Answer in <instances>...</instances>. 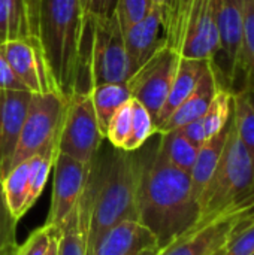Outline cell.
Instances as JSON below:
<instances>
[{"label": "cell", "mask_w": 254, "mask_h": 255, "mask_svg": "<svg viewBox=\"0 0 254 255\" xmlns=\"http://www.w3.org/2000/svg\"><path fill=\"white\" fill-rule=\"evenodd\" d=\"M241 78V90L254 93V0L246 1L244 28L238 58L237 82Z\"/></svg>", "instance_id": "obj_24"}, {"label": "cell", "mask_w": 254, "mask_h": 255, "mask_svg": "<svg viewBox=\"0 0 254 255\" xmlns=\"http://www.w3.org/2000/svg\"><path fill=\"white\" fill-rule=\"evenodd\" d=\"M55 155H57V148H48L27 160L28 161V193H30L31 206L40 197L46 185L49 170L54 166Z\"/></svg>", "instance_id": "obj_27"}, {"label": "cell", "mask_w": 254, "mask_h": 255, "mask_svg": "<svg viewBox=\"0 0 254 255\" xmlns=\"http://www.w3.org/2000/svg\"><path fill=\"white\" fill-rule=\"evenodd\" d=\"M118 0H91L90 16L91 18H105L115 13Z\"/></svg>", "instance_id": "obj_37"}, {"label": "cell", "mask_w": 254, "mask_h": 255, "mask_svg": "<svg viewBox=\"0 0 254 255\" xmlns=\"http://www.w3.org/2000/svg\"><path fill=\"white\" fill-rule=\"evenodd\" d=\"M0 88L3 90H21V91H28L22 82L13 75L10 66L7 64L4 55L0 51Z\"/></svg>", "instance_id": "obj_36"}, {"label": "cell", "mask_w": 254, "mask_h": 255, "mask_svg": "<svg viewBox=\"0 0 254 255\" xmlns=\"http://www.w3.org/2000/svg\"><path fill=\"white\" fill-rule=\"evenodd\" d=\"M90 96H91L99 128L105 137L112 115L117 112L118 108H121L126 102L132 99L130 91L126 84H102V85L91 87Z\"/></svg>", "instance_id": "obj_21"}, {"label": "cell", "mask_w": 254, "mask_h": 255, "mask_svg": "<svg viewBox=\"0 0 254 255\" xmlns=\"http://www.w3.org/2000/svg\"><path fill=\"white\" fill-rule=\"evenodd\" d=\"M250 255H254V253H253V254H250Z\"/></svg>", "instance_id": "obj_42"}, {"label": "cell", "mask_w": 254, "mask_h": 255, "mask_svg": "<svg viewBox=\"0 0 254 255\" xmlns=\"http://www.w3.org/2000/svg\"><path fill=\"white\" fill-rule=\"evenodd\" d=\"M31 93L0 88V179L10 170L12 155L25 120Z\"/></svg>", "instance_id": "obj_15"}, {"label": "cell", "mask_w": 254, "mask_h": 255, "mask_svg": "<svg viewBox=\"0 0 254 255\" xmlns=\"http://www.w3.org/2000/svg\"><path fill=\"white\" fill-rule=\"evenodd\" d=\"M231 115H232V91L220 85L205 114L201 118L177 130H180L196 146H201L210 137L216 136L228 126Z\"/></svg>", "instance_id": "obj_18"}, {"label": "cell", "mask_w": 254, "mask_h": 255, "mask_svg": "<svg viewBox=\"0 0 254 255\" xmlns=\"http://www.w3.org/2000/svg\"><path fill=\"white\" fill-rule=\"evenodd\" d=\"M254 191V163L240 140L232 117L225 149L216 172L199 199L201 218L213 217ZM199 218V220H201Z\"/></svg>", "instance_id": "obj_4"}, {"label": "cell", "mask_w": 254, "mask_h": 255, "mask_svg": "<svg viewBox=\"0 0 254 255\" xmlns=\"http://www.w3.org/2000/svg\"><path fill=\"white\" fill-rule=\"evenodd\" d=\"M90 91H76L66 99V111L57 152L90 164L103 140Z\"/></svg>", "instance_id": "obj_8"}, {"label": "cell", "mask_w": 254, "mask_h": 255, "mask_svg": "<svg viewBox=\"0 0 254 255\" xmlns=\"http://www.w3.org/2000/svg\"><path fill=\"white\" fill-rule=\"evenodd\" d=\"M181 54L166 45L160 48L126 82L130 97L139 102L156 121L171 91Z\"/></svg>", "instance_id": "obj_9"}, {"label": "cell", "mask_w": 254, "mask_h": 255, "mask_svg": "<svg viewBox=\"0 0 254 255\" xmlns=\"http://www.w3.org/2000/svg\"><path fill=\"white\" fill-rule=\"evenodd\" d=\"M232 123L254 163V93L241 90L232 94Z\"/></svg>", "instance_id": "obj_25"}, {"label": "cell", "mask_w": 254, "mask_h": 255, "mask_svg": "<svg viewBox=\"0 0 254 255\" xmlns=\"http://www.w3.org/2000/svg\"><path fill=\"white\" fill-rule=\"evenodd\" d=\"M157 238L141 221H123L111 227L90 255H159Z\"/></svg>", "instance_id": "obj_14"}, {"label": "cell", "mask_w": 254, "mask_h": 255, "mask_svg": "<svg viewBox=\"0 0 254 255\" xmlns=\"http://www.w3.org/2000/svg\"><path fill=\"white\" fill-rule=\"evenodd\" d=\"M160 152L165 158L175 167L189 172L192 170L199 146L189 140L180 130H172L168 133H160Z\"/></svg>", "instance_id": "obj_26"}, {"label": "cell", "mask_w": 254, "mask_h": 255, "mask_svg": "<svg viewBox=\"0 0 254 255\" xmlns=\"http://www.w3.org/2000/svg\"><path fill=\"white\" fill-rule=\"evenodd\" d=\"M3 193L12 215L19 220L30 208L28 193V161H22L13 166L1 179Z\"/></svg>", "instance_id": "obj_22"}, {"label": "cell", "mask_w": 254, "mask_h": 255, "mask_svg": "<svg viewBox=\"0 0 254 255\" xmlns=\"http://www.w3.org/2000/svg\"><path fill=\"white\" fill-rule=\"evenodd\" d=\"M153 7L151 0H118L115 13L121 24V28H127L141 21Z\"/></svg>", "instance_id": "obj_31"}, {"label": "cell", "mask_w": 254, "mask_h": 255, "mask_svg": "<svg viewBox=\"0 0 254 255\" xmlns=\"http://www.w3.org/2000/svg\"><path fill=\"white\" fill-rule=\"evenodd\" d=\"M33 36L25 0H0V45Z\"/></svg>", "instance_id": "obj_23"}, {"label": "cell", "mask_w": 254, "mask_h": 255, "mask_svg": "<svg viewBox=\"0 0 254 255\" xmlns=\"http://www.w3.org/2000/svg\"><path fill=\"white\" fill-rule=\"evenodd\" d=\"M124 46L130 67V76L141 69L160 48L168 45L163 24L153 6L147 16L123 30Z\"/></svg>", "instance_id": "obj_16"}, {"label": "cell", "mask_w": 254, "mask_h": 255, "mask_svg": "<svg viewBox=\"0 0 254 255\" xmlns=\"http://www.w3.org/2000/svg\"><path fill=\"white\" fill-rule=\"evenodd\" d=\"M16 223L18 220L12 215L0 181V250L16 244Z\"/></svg>", "instance_id": "obj_33"}, {"label": "cell", "mask_w": 254, "mask_h": 255, "mask_svg": "<svg viewBox=\"0 0 254 255\" xmlns=\"http://www.w3.org/2000/svg\"><path fill=\"white\" fill-rule=\"evenodd\" d=\"M91 18L85 16L81 0H40L37 37L57 91L70 97L90 91L88 48Z\"/></svg>", "instance_id": "obj_2"}, {"label": "cell", "mask_w": 254, "mask_h": 255, "mask_svg": "<svg viewBox=\"0 0 254 255\" xmlns=\"http://www.w3.org/2000/svg\"><path fill=\"white\" fill-rule=\"evenodd\" d=\"M160 143L154 133L141 148L124 151L106 139L97 148L78 203L79 226L84 235L85 255L114 226L123 221H139V193L144 172Z\"/></svg>", "instance_id": "obj_1"}, {"label": "cell", "mask_w": 254, "mask_h": 255, "mask_svg": "<svg viewBox=\"0 0 254 255\" xmlns=\"http://www.w3.org/2000/svg\"><path fill=\"white\" fill-rule=\"evenodd\" d=\"M81 6H82V10H84L85 16L88 18L90 16V7H91V0H81Z\"/></svg>", "instance_id": "obj_41"}, {"label": "cell", "mask_w": 254, "mask_h": 255, "mask_svg": "<svg viewBox=\"0 0 254 255\" xmlns=\"http://www.w3.org/2000/svg\"><path fill=\"white\" fill-rule=\"evenodd\" d=\"M27 10H28V21H30V30L33 36H37V19H39V3L40 0H25Z\"/></svg>", "instance_id": "obj_38"}, {"label": "cell", "mask_w": 254, "mask_h": 255, "mask_svg": "<svg viewBox=\"0 0 254 255\" xmlns=\"http://www.w3.org/2000/svg\"><path fill=\"white\" fill-rule=\"evenodd\" d=\"M52 199L46 226L60 230L69 215L78 208L88 176L90 164L57 152L54 160Z\"/></svg>", "instance_id": "obj_12"}, {"label": "cell", "mask_w": 254, "mask_h": 255, "mask_svg": "<svg viewBox=\"0 0 254 255\" xmlns=\"http://www.w3.org/2000/svg\"><path fill=\"white\" fill-rule=\"evenodd\" d=\"M18 248L19 247L16 244L15 245H9V247L0 250V255H18Z\"/></svg>", "instance_id": "obj_40"}, {"label": "cell", "mask_w": 254, "mask_h": 255, "mask_svg": "<svg viewBox=\"0 0 254 255\" xmlns=\"http://www.w3.org/2000/svg\"><path fill=\"white\" fill-rule=\"evenodd\" d=\"M229 127H231V120H229L228 126L220 133L210 137L204 145L199 146L196 161L190 170L192 190H193V194L198 199V202L216 172V167L219 164V160L222 157V152H223L226 140H228Z\"/></svg>", "instance_id": "obj_20"}, {"label": "cell", "mask_w": 254, "mask_h": 255, "mask_svg": "<svg viewBox=\"0 0 254 255\" xmlns=\"http://www.w3.org/2000/svg\"><path fill=\"white\" fill-rule=\"evenodd\" d=\"M211 60H199V58H187L181 57L171 91L168 94V99L159 112L154 126L156 130L171 117V114L192 94V91L196 88L205 72L210 69Z\"/></svg>", "instance_id": "obj_19"}, {"label": "cell", "mask_w": 254, "mask_h": 255, "mask_svg": "<svg viewBox=\"0 0 254 255\" xmlns=\"http://www.w3.org/2000/svg\"><path fill=\"white\" fill-rule=\"evenodd\" d=\"M254 253V221L240 230L217 255H250Z\"/></svg>", "instance_id": "obj_35"}, {"label": "cell", "mask_w": 254, "mask_h": 255, "mask_svg": "<svg viewBox=\"0 0 254 255\" xmlns=\"http://www.w3.org/2000/svg\"><path fill=\"white\" fill-rule=\"evenodd\" d=\"M91 21L93 27L88 48L90 87L102 84H126L130 78V67L123 28L117 13L105 18H91Z\"/></svg>", "instance_id": "obj_7"}, {"label": "cell", "mask_w": 254, "mask_h": 255, "mask_svg": "<svg viewBox=\"0 0 254 255\" xmlns=\"http://www.w3.org/2000/svg\"><path fill=\"white\" fill-rule=\"evenodd\" d=\"M247 0H216V19L219 31V52L214 57H222L223 63L214 67L219 81L223 87L234 93L238 73V58L241 49L244 15ZM213 60V61H214ZM213 64V63H211Z\"/></svg>", "instance_id": "obj_10"}, {"label": "cell", "mask_w": 254, "mask_h": 255, "mask_svg": "<svg viewBox=\"0 0 254 255\" xmlns=\"http://www.w3.org/2000/svg\"><path fill=\"white\" fill-rule=\"evenodd\" d=\"M151 3L160 15L168 45L174 48V43L177 39V28H178L177 0H151Z\"/></svg>", "instance_id": "obj_32"}, {"label": "cell", "mask_w": 254, "mask_h": 255, "mask_svg": "<svg viewBox=\"0 0 254 255\" xmlns=\"http://www.w3.org/2000/svg\"><path fill=\"white\" fill-rule=\"evenodd\" d=\"M130 130H132V99L126 102L121 108H118L117 112L112 115L105 133V139L112 146L123 149L124 143L130 136Z\"/></svg>", "instance_id": "obj_30"}, {"label": "cell", "mask_w": 254, "mask_h": 255, "mask_svg": "<svg viewBox=\"0 0 254 255\" xmlns=\"http://www.w3.org/2000/svg\"><path fill=\"white\" fill-rule=\"evenodd\" d=\"M0 51L10 66L13 75L31 94L58 93L48 70L43 49L37 36L4 42L0 45Z\"/></svg>", "instance_id": "obj_13"}, {"label": "cell", "mask_w": 254, "mask_h": 255, "mask_svg": "<svg viewBox=\"0 0 254 255\" xmlns=\"http://www.w3.org/2000/svg\"><path fill=\"white\" fill-rule=\"evenodd\" d=\"M199 218L201 208L192 190L190 173L172 166L157 148L142 176L139 221L151 230L163 251Z\"/></svg>", "instance_id": "obj_3"}, {"label": "cell", "mask_w": 254, "mask_h": 255, "mask_svg": "<svg viewBox=\"0 0 254 255\" xmlns=\"http://www.w3.org/2000/svg\"><path fill=\"white\" fill-rule=\"evenodd\" d=\"M154 133H157V130L151 114L139 102L132 99V130L123 149L135 151L141 148Z\"/></svg>", "instance_id": "obj_28"}, {"label": "cell", "mask_w": 254, "mask_h": 255, "mask_svg": "<svg viewBox=\"0 0 254 255\" xmlns=\"http://www.w3.org/2000/svg\"><path fill=\"white\" fill-rule=\"evenodd\" d=\"M177 51L187 58L214 60L219 52L216 0H189Z\"/></svg>", "instance_id": "obj_11"}, {"label": "cell", "mask_w": 254, "mask_h": 255, "mask_svg": "<svg viewBox=\"0 0 254 255\" xmlns=\"http://www.w3.org/2000/svg\"><path fill=\"white\" fill-rule=\"evenodd\" d=\"M220 85L222 84L219 81V76L211 64L210 69L202 76V79L199 81V84L196 85V88L192 91V94L157 128V133H168V131L181 128L186 124L201 118L208 109L210 103L213 102Z\"/></svg>", "instance_id": "obj_17"}, {"label": "cell", "mask_w": 254, "mask_h": 255, "mask_svg": "<svg viewBox=\"0 0 254 255\" xmlns=\"http://www.w3.org/2000/svg\"><path fill=\"white\" fill-rule=\"evenodd\" d=\"M58 232L49 226H42L40 229L34 230L30 238L25 241L24 245L18 248V255H46L49 248V242L54 236V233Z\"/></svg>", "instance_id": "obj_34"}, {"label": "cell", "mask_w": 254, "mask_h": 255, "mask_svg": "<svg viewBox=\"0 0 254 255\" xmlns=\"http://www.w3.org/2000/svg\"><path fill=\"white\" fill-rule=\"evenodd\" d=\"M64 111L66 99L61 94H31L28 111L12 155L10 169L48 148H57Z\"/></svg>", "instance_id": "obj_6"}, {"label": "cell", "mask_w": 254, "mask_h": 255, "mask_svg": "<svg viewBox=\"0 0 254 255\" xmlns=\"http://www.w3.org/2000/svg\"><path fill=\"white\" fill-rule=\"evenodd\" d=\"M58 255H85V242L79 226L78 208L69 215L60 229Z\"/></svg>", "instance_id": "obj_29"}, {"label": "cell", "mask_w": 254, "mask_h": 255, "mask_svg": "<svg viewBox=\"0 0 254 255\" xmlns=\"http://www.w3.org/2000/svg\"><path fill=\"white\" fill-rule=\"evenodd\" d=\"M58 238H60V230L54 233V236L49 242V248L46 251V255H58Z\"/></svg>", "instance_id": "obj_39"}, {"label": "cell", "mask_w": 254, "mask_h": 255, "mask_svg": "<svg viewBox=\"0 0 254 255\" xmlns=\"http://www.w3.org/2000/svg\"><path fill=\"white\" fill-rule=\"evenodd\" d=\"M252 221H254V191L222 212L201 218L159 255H217Z\"/></svg>", "instance_id": "obj_5"}]
</instances>
